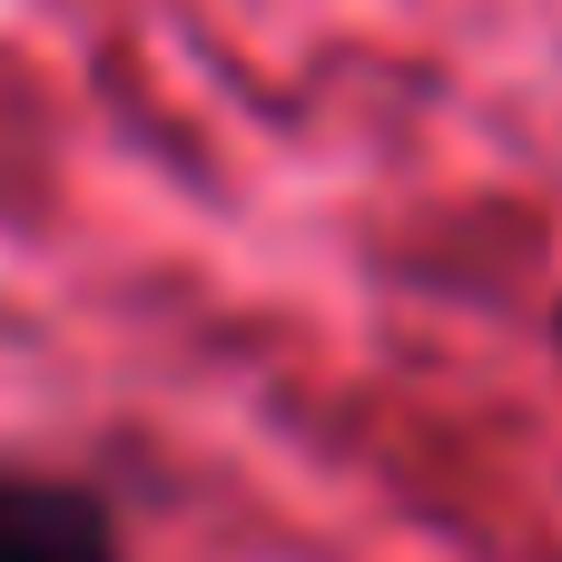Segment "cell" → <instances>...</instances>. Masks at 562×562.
<instances>
[{"mask_svg":"<svg viewBox=\"0 0 562 562\" xmlns=\"http://www.w3.org/2000/svg\"><path fill=\"white\" fill-rule=\"evenodd\" d=\"M0 562H128V543H119L109 494L0 464Z\"/></svg>","mask_w":562,"mask_h":562,"instance_id":"1","label":"cell"}]
</instances>
